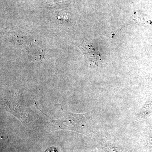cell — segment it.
Returning a JSON list of instances; mask_svg holds the SVG:
<instances>
[{
    "mask_svg": "<svg viewBox=\"0 0 152 152\" xmlns=\"http://www.w3.org/2000/svg\"><path fill=\"white\" fill-rule=\"evenodd\" d=\"M45 152H58L56 148L54 147H51L46 150Z\"/></svg>",
    "mask_w": 152,
    "mask_h": 152,
    "instance_id": "obj_3",
    "label": "cell"
},
{
    "mask_svg": "<svg viewBox=\"0 0 152 152\" xmlns=\"http://www.w3.org/2000/svg\"><path fill=\"white\" fill-rule=\"evenodd\" d=\"M80 48L90 64L98 66L102 63L100 55L93 46L84 44L81 45Z\"/></svg>",
    "mask_w": 152,
    "mask_h": 152,
    "instance_id": "obj_1",
    "label": "cell"
},
{
    "mask_svg": "<svg viewBox=\"0 0 152 152\" xmlns=\"http://www.w3.org/2000/svg\"><path fill=\"white\" fill-rule=\"evenodd\" d=\"M43 4L48 8H55L62 5L63 0H41Z\"/></svg>",
    "mask_w": 152,
    "mask_h": 152,
    "instance_id": "obj_2",
    "label": "cell"
}]
</instances>
